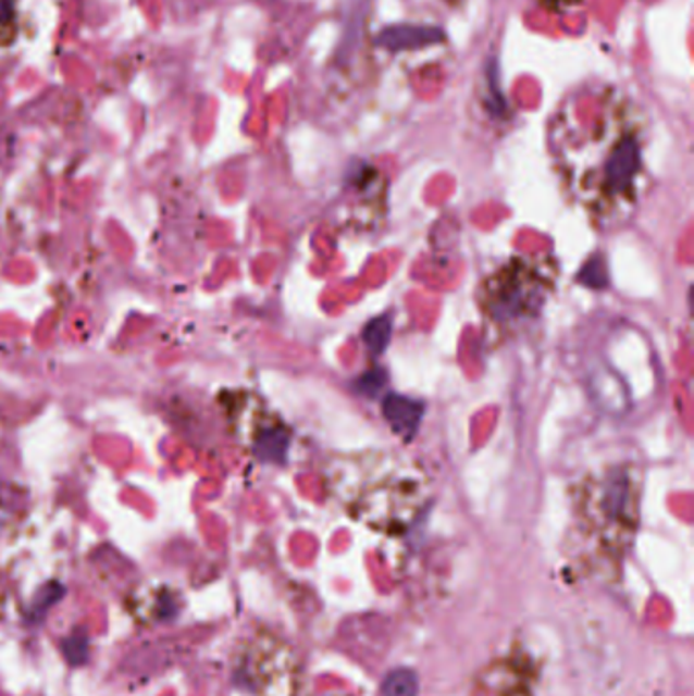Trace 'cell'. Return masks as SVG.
<instances>
[{
	"mask_svg": "<svg viewBox=\"0 0 694 696\" xmlns=\"http://www.w3.org/2000/svg\"><path fill=\"white\" fill-rule=\"evenodd\" d=\"M597 499L583 509V520L591 534L609 550L625 548L635 525V507L631 504L628 476L607 478L595 490Z\"/></svg>",
	"mask_w": 694,
	"mask_h": 696,
	"instance_id": "obj_2",
	"label": "cell"
},
{
	"mask_svg": "<svg viewBox=\"0 0 694 696\" xmlns=\"http://www.w3.org/2000/svg\"><path fill=\"white\" fill-rule=\"evenodd\" d=\"M399 460H350L359 471L345 476L352 483H334V490L345 501L350 513L367 523L389 530L392 525H404L420 507V483L416 476L404 475Z\"/></svg>",
	"mask_w": 694,
	"mask_h": 696,
	"instance_id": "obj_1",
	"label": "cell"
},
{
	"mask_svg": "<svg viewBox=\"0 0 694 696\" xmlns=\"http://www.w3.org/2000/svg\"><path fill=\"white\" fill-rule=\"evenodd\" d=\"M383 412L397 434L411 438L422 420V403L408 397L389 396L383 403Z\"/></svg>",
	"mask_w": 694,
	"mask_h": 696,
	"instance_id": "obj_5",
	"label": "cell"
},
{
	"mask_svg": "<svg viewBox=\"0 0 694 696\" xmlns=\"http://www.w3.org/2000/svg\"><path fill=\"white\" fill-rule=\"evenodd\" d=\"M550 279L542 277L532 268H509L497 273L495 282L487 285V312L499 324L511 322L516 318L532 314L534 301H542V296Z\"/></svg>",
	"mask_w": 694,
	"mask_h": 696,
	"instance_id": "obj_3",
	"label": "cell"
},
{
	"mask_svg": "<svg viewBox=\"0 0 694 696\" xmlns=\"http://www.w3.org/2000/svg\"><path fill=\"white\" fill-rule=\"evenodd\" d=\"M442 39H444V33L436 27L397 25V27H389L381 33L377 37V44L381 48L389 49V51H399V49L424 48L430 44H438Z\"/></svg>",
	"mask_w": 694,
	"mask_h": 696,
	"instance_id": "obj_4",
	"label": "cell"
},
{
	"mask_svg": "<svg viewBox=\"0 0 694 696\" xmlns=\"http://www.w3.org/2000/svg\"><path fill=\"white\" fill-rule=\"evenodd\" d=\"M392 336V318L381 316L373 320L367 328H364V343L371 348L373 355H381Z\"/></svg>",
	"mask_w": 694,
	"mask_h": 696,
	"instance_id": "obj_7",
	"label": "cell"
},
{
	"mask_svg": "<svg viewBox=\"0 0 694 696\" xmlns=\"http://www.w3.org/2000/svg\"><path fill=\"white\" fill-rule=\"evenodd\" d=\"M385 696H418V679L411 670H394L383 682Z\"/></svg>",
	"mask_w": 694,
	"mask_h": 696,
	"instance_id": "obj_6",
	"label": "cell"
}]
</instances>
